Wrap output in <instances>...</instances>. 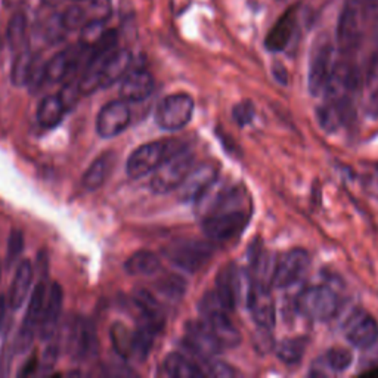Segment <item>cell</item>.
Segmentation results:
<instances>
[{"label":"cell","instance_id":"31","mask_svg":"<svg viewBox=\"0 0 378 378\" xmlns=\"http://www.w3.org/2000/svg\"><path fill=\"white\" fill-rule=\"evenodd\" d=\"M106 33L105 21L102 20H91L82 27L80 31V46L82 48H94L104 38Z\"/></svg>","mask_w":378,"mask_h":378},{"label":"cell","instance_id":"47","mask_svg":"<svg viewBox=\"0 0 378 378\" xmlns=\"http://www.w3.org/2000/svg\"><path fill=\"white\" fill-rule=\"evenodd\" d=\"M62 0H43V4L48 6H58Z\"/></svg>","mask_w":378,"mask_h":378},{"label":"cell","instance_id":"32","mask_svg":"<svg viewBox=\"0 0 378 378\" xmlns=\"http://www.w3.org/2000/svg\"><path fill=\"white\" fill-rule=\"evenodd\" d=\"M323 361H326V365L328 369L334 372H343L352 365L353 356L349 350L343 348H333L326 353Z\"/></svg>","mask_w":378,"mask_h":378},{"label":"cell","instance_id":"38","mask_svg":"<svg viewBox=\"0 0 378 378\" xmlns=\"http://www.w3.org/2000/svg\"><path fill=\"white\" fill-rule=\"evenodd\" d=\"M12 356H13V346L8 338H5L2 350H0V377H5L9 374Z\"/></svg>","mask_w":378,"mask_h":378},{"label":"cell","instance_id":"27","mask_svg":"<svg viewBox=\"0 0 378 378\" xmlns=\"http://www.w3.org/2000/svg\"><path fill=\"white\" fill-rule=\"evenodd\" d=\"M113 348L116 353L123 359L133 357V331L121 322H116L110 331Z\"/></svg>","mask_w":378,"mask_h":378},{"label":"cell","instance_id":"14","mask_svg":"<svg viewBox=\"0 0 378 378\" xmlns=\"http://www.w3.org/2000/svg\"><path fill=\"white\" fill-rule=\"evenodd\" d=\"M345 335L357 349H371L378 341V322L369 313L356 311L345 323Z\"/></svg>","mask_w":378,"mask_h":378},{"label":"cell","instance_id":"17","mask_svg":"<svg viewBox=\"0 0 378 378\" xmlns=\"http://www.w3.org/2000/svg\"><path fill=\"white\" fill-rule=\"evenodd\" d=\"M62 303H64V291L62 287L58 282H52L49 285L48 300L43 311V316L40 321V337L42 340H50L57 333L58 322L62 312Z\"/></svg>","mask_w":378,"mask_h":378},{"label":"cell","instance_id":"15","mask_svg":"<svg viewBox=\"0 0 378 378\" xmlns=\"http://www.w3.org/2000/svg\"><path fill=\"white\" fill-rule=\"evenodd\" d=\"M359 5L356 0L349 2L340 15L337 27V42L341 52H352L361 42V15H359Z\"/></svg>","mask_w":378,"mask_h":378},{"label":"cell","instance_id":"21","mask_svg":"<svg viewBox=\"0 0 378 378\" xmlns=\"http://www.w3.org/2000/svg\"><path fill=\"white\" fill-rule=\"evenodd\" d=\"M114 163V154L113 152H105L101 157H98L94 163L91 165L83 174L82 185L86 191H96L99 187L104 185L106 181L108 174L111 172Z\"/></svg>","mask_w":378,"mask_h":378},{"label":"cell","instance_id":"48","mask_svg":"<svg viewBox=\"0 0 378 378\" xmlns=\"http://www.w3.org/2000/svg\"><path fill=\"white\" fill-rule=\"evenodd\" d=\"M74 2H83V0H74Z\"/></svg>","mask_w":378,"mask_h":378},{"label":"cell","instance_id":"29","mask_svg":"<svg viewBox=\"0 0 378 378\" xmlns=\"http://www.w3.org/2000/svg\"><path fill=\"white\" fill-rule=\"evenodd\" d=\"M154 287L157 293L169 301H181L187 291V284L179 275H166L160 278Z\"/></svg>","mask_w":378,"mask_h":378},{"label":"cell","instance_id":"43","mask_svg":"<svg viewBox=\"0 0 378 378\" xmlns=\"http://www.w3.org/2000/svg\"><path fill=\"white\" fill-rule=\"evenodd\" d=\"M272 74L275 77V80L279 83V84H287L288 83V73H287V68L279 64V62H275L274 67H272Z\"/></svg>","mask_w":378,"mask_h":378},{"label":"cell","instance_id":"26","mask_svg":"<svg viewBox=\"0 0 378 378\" xmlns=\"http://www.w3.org/2000/svg\"><path fill=\"white\" fill-rule=\"evenodd\" d=\"M35 61H38V58L33 55L30 49H23L18 52L11 71V80L13 86L21 87L28 84Z\"/></svg>","mask_w":378,"mask_h":378},{"label":"cell","instance_id":"1","mask_svg":"<svg viewBox=\"0 0 378 378\" xmlns=\"http://www.w3.org/2000/svg\"><path fill=\"white\" fill-rule=\"evenodd\" d=\"M185 148H187L185 143L177 139L143 143V145L136 148L129 155L126 170H128V174L130 177L140 179L148 173L155 172L167 158L184 151Z\"/></svg>","mask_w":378,"mask_h":378},{"label":"cell","instance_id":"22","mask_svg":"<svg viewBox=\"0 0 378 378\" xmlns=\"http://www.w3.org/2000/svg\"><path fill=\"white\" fill-rule=\"evenodd\" d=\"M67 108L60 95L45 96L38 108V120L45 129H53L62 121Z\"/></svg>","mask_w":378,"mask_h":378},{"label":"cell","instance_id":"11","mask_svg":"<svg viewBox=\"0 0 378 378\" xmlns=\"http://www.w3.org/2000/svg\"><path fill=\"white\" fill-rule=\"evenodd\" d=\"M184 346L196 357L209 362L219 353L222 346L204 321H188L185 326Z\"/></svg>","mask_w":378,"mask_h":378},{"label":"cell","instance_id":"9","mask_svg":"<svg viewBox=\"0 0 378 378\" xmlns=\"http://www.w3.org/2000/svg\"><path fill=\"white\" fill-rule=\"evenodd\" d=\"M67 349L74 361H84V359L96 352V330L91 319L83 316L73 319L71 326L68 327Z\"/></svg>","mask_w":378,"mask_h":378},{"label":"cell","instance_id":"41","mask_svg":"<svg viewBox=\"0 0 378 378\" xmlns=\"http://www.w3.org/2000/svg\"><path fill=\"white\" fill-rule=\"evenodd\" d=\"M57 356H58V348H57V345H50V346L46 349L45 356H43V367H45L46 369L52 368L53 365H55Z\"/></svg>","mask_w":378,"mask_h":378},{"label":"cell","instance_id":"34","mask_svg":"<svg viewBox=\"0 0 378 378\" xmlns=\"http://www.w3.org/2000/svg\"><path fill=\"white\" fill-rule=\"evenodd\" d=\"M67 28L62 23V15H52L45 26V38L49 43L57 45L65 39Z\"/></svg>","mask_w":378,"mask_h":378},{"label":"cell","instance_id":"8","mask_svg":"<svg viewBox=\"0 0 378 378\" xmlns=\"http://www.w3.org/2000/svg\"><path fill=\"white\" fill-rule=\"evenodd\" d=\"M194 114V99L187 94L169 95L161 101L155 111V121L165 130L184 129Z\"/></svg>","mask_w":378,"mask_h":378},{"label":"cell","instance_id":"2","mask_svg":"<svg viewBox=\"0 0 378 378\" xmlns=\"http://www.w3.org/2000/svg\"><path fill=\"white\" fill-rule=\"evenodd\" d=\"M200 313L214 334L219 345L225 349L237 348L241 343V334L223 308L216 291H209L200 301Z\"/></svg>","mask_w":378,"mask_h":378},{"label":"cell","instance_id":"40","mask_svg":"<svg viewBox=\"0 0 378 378\" xmlns=\"http://www.w3.org/2000/svg\"><path fill=\"white\" fill-rule=\"evenodd\" d=\"M91 12L94 20L105 21L111 13V2L110 0H91Z\"/></svg>","mask_w":378,"mask_h":378},{"label":"cell","instance_id":"25","mask_svg":"<svg viewBox=\"0 0 378 378\" xmlns=\"http://www.w3.org/2000/svg\"><path fill=\"white\" fill-rule=\"evenodd\" d=\"M48 291H49V287H48L45 279H42L38 285H35L34 291L31 294V299H30L27 313H26L24 321H23L24 327L35 330L40 326L45 306H46V300H48Z\"/></svg>","mask_w":378,"mask_h":378},{"label":"cell","instance_id":"18","mask_svg":"<svg viewBox=\"0 0 378 378\" xmlns=\"http://www.w3.org/2000/svg\"><path fill=\"white\" fill-rule=\"evenodd\" d=\"M154 79L148 71L136 70L132 71L130 74L124 76L121 86H120V95L121 99L128 102H140L145 101L154 92Z\"/></svg>","mask_w":378,"mask_h":378},{"label":"cell","instance_id":"20","mask_svg":"<svg viewBox=\"0 0 378 378\" xmlns=\"http://www.w3.org/2000/svg\"><path fill=\"white\" fill-rule=\"evenodd\" d=\"M33 282V266L30 260H23L16 267L13 281L9 288L8 306L12 311H18L24 304Z\"/></svg>","mask_w":378,"mask_h":378},{"label":"cell","instance_id":"30","mask_svg":"<svg viewBox=\"0 0 378 378\" xmlns=\"http://www.w3.org/2000/svg\"><path fill=\"white\" fill-rule=\"evenodd\" d=\"M26 33H27L26 13L16 12L9 20V24L6 28V40L12 50H16L23 46L26 40Z\"/></svg>","mask_w":378,"mask_h":378},{"label":"cell","instance_id":"37","mask_svg":"<svg viewBox=\"0 0 378 378\" xmlns=\"http://www.w3.org/2000/svg\"><path fill=\"white\" fill-rule=\"evenodd\" d=\"M67 108V111L70 110V108H73L77 101H79V96L82 95V91H80V83L79 80H70L64 84L62 87V91L58 94Z\"/></svg>","mask_w":378,"mask_h":378},{"label":"cell","instance_id":"36","mask_svg":"<svg viewBox=\"0 0 378 378\" xmlns=\"http://www.w3.org/2000/svg\"><path fill=\"white\" fill-rule=\"evenodd\" d=\"M255 114H256V110H255V105L251 101L238 102L235 106H233V110H232L233 120H235V123L238 126H241V128H244V126H247V124H250L251 121H253Z\"/></svg>","mask_w":378,"mask_h":378},{"label":"cell","instance_id":"7","mask_svg":"<svg viewBox=\"0 0 378 378\" xmlns=\"http://www.w3.org/2000/svg\"><path fill=\"white\" fill-rule=\"evenodd\" d=\"M250 221V213L238 207L213 211L203 221V230L210 240L226 241L241 233Z\"/></svg>","mask_w":378,"mask_h":378},{"label":"cell","instance_id":"45","mask_svg":"<svg viewBox=\"0 0 378 378\" xmlns=\"http://www.w3.org/2000/svg\"><path fill=\"white\" fill-rule=\"evenodd\" d=\"M5 315H6V300L4 296H0V331L4 328Z\"/></svg>","mask_w":378,"mask_h":378},{"label":"cell","instance_id":"46","mask_svg":"<svg viewBox=\"0 0 378 378\" xmlns=\"http://www.w3.org/2000/svg\"><path fill=\"white\" fill-rule=\"evenodd\" d=\"M362 375H365V377H378V367H374L372 369L364 371Z\"/></svg>","mask_w":378,"mask_h":378},{"label":"cell","instance_id":"35","mask_svg":"<svg viewBox=\"0 0 378 378\" xmlns=\"http://www.w3.org/2000/svg\"><path fill=\"white\" fill-rule=\"evenodd\" d=\"M62 23L68 31L82 28L86 24V11L79 5L67 8L62 13Z\"/></svg>","mask_w":378,"mask_h":378},{"label":"cell","instance_id":"24","mask_svg":"<svg viewBox=\"0 0 378 378\" xmlns=\"http://www.w3.org/2000/svg\"><path fill=\"white\" fill-rule=\"evenodd\" d=\"M163 368L169 377L174 378H198L206 375L200 367L181 353H169L165 359Z\"/></svg>","mask_w":378,"mask_h":378},{"label":"cell","instance_id":"39","mask_svg":"<svg viewBox=\"0 0 378 378\" xmlns=\"http://www.w3.org/2000/svg\"><path fill=\"white\" fill-rule=\"evenodd\" d=\"M207 375L211 377H218V378H228L235 375V371H233L228 364L222 361H209L207 362Z\"/></svg>","mask_w":378,"mask_h":378},{"label":"cell","instance_id":"28","mask_svg":"<svg viewBox=\"0 0 378 378\" xmlns=\"http://www.w3.org/2000/svg\"><path fill=\"white\" fill-rule=\"evenodd\" d=\"M304 350H306L304 338H285L279 341L275 349L279 361L287 365L299 364L304 355Z\"/></svg>","mask_w":378,"mask_h":378},{"label":"cell","instance_id":"10","mask_svg":"<svg viewBox=\"0 0 378 378\" xmlns=\"http://www.w3.org/2000/svg\"><path fill=\"white\" fill-rule=\"evenodd\" d=\"M309 266V255L303 248H293L284 253L275 263L272 284L277 288H288L299 282Z\"/></svg>","mask_w":378,"mask_h":378},{"label":"cell","instance_id":"23","mask_svg":"<svg viewBox=\"0 0 378 378\" xmlns=\"http://www.w3.org/2000/svg\"><path fill=\"white\" fill-rule=\"evenodd\" d=\"M161 266V262L157 255L148 250L136 251L124 263V271L132 277H147L155 274Z\"/></svg>","mask_w":378,"mask_h":378},{"label":"cell","instance_id":"12","mask_svg":"<svg viewBox=\"0 0 378 378\" xmlns=\"http://www.w3.org/2000/svg\"><path fill=\"white\" fill-rule=\"evenodd\" d=\"M130 108L128 101H111L102 106L96 118V132L104 139H111L123 133L130 124Z\"/></svg>","mask_w":378,"mask_h":378},{"label":"cell","instance_id":"5","mask_svg":"<svg viewBox=\"0 0 378 378\" xmlns=\"http://www.w3.org/2000/svg\"><path fill=\"white\" fill-rule=\"evenodd\" d=\"M194 169V154L185 148L184 151L167 158L152 174L150 187L155 194H169L179 189L187 176Z\"/></svg>","mask_w":378,"mask_h":378},{"label":"cell","instance_id":"16","mask_svg":"<svg viewBox=\"0 0 378 378\" xmlns=\"http://www.w3.org/2000/svg\"><path fill=\"white\" fill-rule=\"evenodd\" d=\"M247 308L250 309L253 321L262 330H271L275 326V304L272 300L269 287L259 285L253 281V288L247 300Z\"/></svg>","mask_w":378,"mask_h":378},{"label":"cell","instance_id":"33","mask_svg":"<svg viewBox=\"0 0 378 378\" xmlns=\"http://www.w3.org/2000/svg\"><path fill=\"white\" fill-rule=\"evenodd\" d=\"M24 248V237L20 229H12L8 238V248H6V269H11L18 259H20Z\"/></svg>","mask_w":378,"mask_h":378},{"label":"cell","instance_id":"44","mask_svg":"<svg viewBox=\"0 0 378 378\" xmlns=\"http://www.w3.org/2000/svg\"><path fill=\"white\" fill-rule=\"evenodd\" d=\"M35 368H38V357H35V356H33L31 359H30V361L24 365V368L21 369V372H20V375H30V374H33L34 371H35Z\"/></svg>","mask_w":378,"mask_h":378},{"label":"cell","instance_id":"19","mask_svg":"<svg viewBox=\"0 0 378 378\" xmlns=\"http://www.w3.org/2000/svg\"><path fill=\"white\" fill-rule=\"evenodd\" d=\"M296 27V8H288L269 30L265 46L269 52H282L290 43Z\"/></svg>","mask_w":378,"mask_h":378},{"label":"cell","instance_id":"13","mask_svg":"<svg viewBox=\"0 0 378 378\" xmlns=\"http://www.w3.org/2000/svg\"><path fill=\"white\" fill-rule=\"evenodd\" d=\"M219 167L206 163L192 169L184 184L179 187V200L182 203H196L200 198L218 182Z\"/></svg>","mask_w":378,"mask_h":378},{"label":"cell","instance_id":"3","mask_svg":"<svg viewBox=\"0 0 378 378\" xmlns=\"http://www.w3.org/2000/svg\"><path fill=\"white\" fill-rule=\"evenodd\" d=\"M214 251V244L206 240H177L165 248V255L177 267L194 274L211 260Z\"/></svg>","mask_w":378,"mask_h":378},{"label":"cell","instance_id":"42","mask_svg":"<svg viewBox=\"0 0 378 378\" xmlns=\"http://www.w3.org/2000/svg\"><path fill=\"white\" fill-rule=\"evenodd\" d=\"M191 6V0H170V11L174 16L182 15Z\"/></svg>","mask_w":378,"mask_h":378},{"label":"cell","instance_id":"4","mask_svg":"<svg viewBox=\"0 0 378 378\" xmlns=\"http://www.w3.org/2000/svg\"><path fill=\"white\" fill-rule=\"evenodd\" d=\"M333 57L334 46L328 34L323 33L318 35L311 50L308 73V87L312 96H319L326 92V87L334 70Z\"/></svg>","mask_w":378,"mask_h":378},{"label":"cell","instance_id":"6","mask_svg":"<svg viewBox=\"0 0 378 378\" xmlns=\"http://www.w3.org/2000/svg\"><path fill=\"white\" fill-rule=\"evenodd\" d=\"M296 308L306 318L327 321L338 311V297L326 285H313L299 294Z\"/></svg>","mask_w":378,"mask_h":378}]
</instances>
